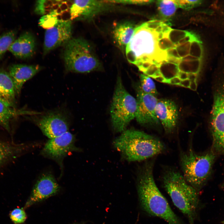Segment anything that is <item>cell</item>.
I'll return each mask as SVG.
<instances>
[{
	"label": "cell",
	"instance_id": "1",
	"mask_svg": "<svg viewBox=\"0 0 224 224\" xmlns=\"http://www.w3.org/2000/svg\"><path fill=\"white\" fill-rule=\"evenodd\" d=\"M153 163H146L138 177L137 188L141 205L150 215L160 217L169 224H184L174 212L157 186L153 175Z\"/></svg>",
	"mask_w": 224,
	"mask_h": 224
},
{
	"label": "cell",
	"instance_id": "2",
	"mask_svg": "<svg viewBox=\"0 0 224 224\" xmlns=\"http://www.w3.org/2000/svg\"><path fill=\"white\" fill-rule=\"evenodd\" d=\"M114 147L129 161H142L160 154L164 145L157 138L143 132L125 130L113 141Z\"/></svg>",
	"mask_w": 224,
	"mask_h": 224
},
{
	"label": "cell",
	"instance_id": "3",
	"mask_svg": "<svg viewBox=\"0 0 224 224\" xmlns=\"http://www.w3.org/2000/svg\"><path fill=\"white\" fill-rule=\"evenodd\" d=\"M163 185L174 205L194 224L199 205L198 192L178 171L170 170L163 177Z\"/></svg>",
	"mask_w": 224,
	"mask_h": 224
},
{
	"label": "cell",
	"instance_id": "4",
	"mask_svg": "<svg viewBox=\"0 0 224 224\" xmlns=\"http://www.w3.org/2000/svg\"><path fill=\"white\" fill-rule=\"evenodd\" d=\"M216 156V154L212 150L199 155L190 149L180 155L183 175L188 183L198 192L209 178Z\"/></svg>",
	"mask_w": 224,
	"mask_h": 224
},
{
	"label": "cell",
	"instance_id": "5",
	"mask_svg": "<svg viewBox=\"0 0 224 224\" xmlns=\"http://www.w3.org/2000/svg\"><path fill=\"white\" fill-rule=\"evenodd\" d=\"M63 60L66 70L85 73L100 69L101 65L89 43L80 38H72L65 45Z\"/></svg>",
	"mask_w": 224,
	"mask_h": 224
},
{
	"label": "cell",
	"instance_id": "6",
	"mask_svg": "<svg viewBox=\"0 0 224 224\" xmlns=\"http://www.w3.org/2000/svg\"><path fill=\"white\" fill-rule=\"evenodd\" d=\"M137 106V100L126 90L120 77H118L110 110L112 127L116 132L125 130L135 118Z\"/></svg>",
	"mask_w": 224,
	"mask_h": 224
},
{
	"label": "cell",
	"instance_id": "7",
	"mask_svg": "<svg viewBox=\"0 0 224 224\" xmlns=\"http://www.w3.org/2000/svg\"><path fill=\"white\" fill-rule=\"evenodd\" d=\"M157 34L145 27L142 24L136 28L126 48L128 61L135 65L144 57H148L152 60L160 51L157 47Z\"/></svg>",
	"mask_w": 224,
	"mask_h": 224
},
{
	"label": "cell",
	"instance_id": "8",
	"mask_svg": "<svg viewBox=\"0 0 224 224\" xmlns=\"http://www.w3.org/2000/svg\"><path fill=\"white\" fill-rule=\"evenodd\" d=\"M210 122L212 147L224 154V74L214 91Z\"/></svg>",
	"mask_w": 224,
	"mask_h": 224
},
{
	"label": "cell",
	"instance_id": "9",
	"mask_svg": "<svg viewBox=\"0 0 224 224\" xmlns=\"http://www.w3.org/2000/svg\"><path fill=\"white\" fill-rule=\"evenodd\" d=\"M75 140L74 135L68 131L48 140L42 148L41 154L61 165L63 159L69 153L79 150L75 146Z\"/></svg>",
	"mask_w": 224,
	"mask_h": 224
},
{
	"label": "cell",
	"instance_id": "10",
	"mask_svg": "<svg viewBox=\"0 0 224 224\" xmlns=\"http://www.w3.org/2000/svg\"><path fill=\"white\" fill-rule=\"evenodd\" d=\"M72 24L70 19H59L54 26L47 29L44 34V54L65 45L72 38Z\"/></svg>",
	"mask_w": 224,
	"mask_h": 224
},
{
	"label": "cell",
	"instance_id": "11",
	"mask_svg": "<svg viewBox=\"0 0 224 224\" xmlns=\"http://www.w3.org/2000/svg\"><path fill=\"white\" fill-rule=\"evenodd\" d=\"M43 133L49 139L68 131L69 124L67 117L60 112H51L34 119Z\"/></svg>",
	"mask_w": 224,
	"mask_h": 224
},
{
	"label": "cell",
	"instance_id": "12",
	"mask_svg": "<svg viewBox=\"0 0 224 224\" xmlns=\"http://www.w3.org/2000/svg\"><path fill=\"white\" fill-rule=\"evenodd\" d=\"M154 96L142 92L141 90L137 95V109L135 118L142 125H155L159 123L155 113L158 102Z\"/></svg>",
	"mask_w": 224,
	"mask_h": 224
},
{
	"label": "cell",
	"instance_id": "13",
	"mask_svg": "<svg viewBox=\"0 0 224 224\" xmlns=\"http://www.w3.org/2000/svg\"><path fill=\"white\" fill-rule=\"evenodd\" d=\"M59 187L54 176L51 173L42 174L35 183L25 207L41 201L55 194Z\"/></svg>",
	"mask_w": 224,
	"mask_h": 224
},
{
	"label": "cell",
	"instance_id": "14",
	"mask_svg": "<svg viewBox=\"0 0 224 224\" xmlns=\"http://www.w3.org/2000/svg\"><path fill=\"white\" fill-rule=\"evenodd\" d=\"M106 1L75 0L70 7L71 21L85 20L103 10Z\"/></svg>",
	"mask_w": 224,
	"mask_h": 224
},
{
	"label": "cell",
	"instance_id": "15",
	"mask_svg": "<svg viewBox=\"0 0 224 224\" xmlns=\"http://www.w3.org/2000/svg\"><path fill=\"white\" fill-rule=\"evenodd\" d=\"M42 69L38 65L14 64L8 68V72L13 82L16 95H20L23 85Z\"/></svg>",
	"mask_w": 224,
	"mask_h": 224
},
{
	"label": "cell",
	"instance_id": "16",
	"mask_svg": "<svg viewBox=\"0 0 224 224\" xmlns=\"http://www.w3.org/2000/svg\"><path fill=\"white\" fill-rule=\"evenodd\" d=\"M155 113L165 131L171 133L176 125L178 118V110L175 103L170 100L161 99L157 103Z\"/></svg>",
	"mask_w": 224,
	"mask_h": 224
},
{
	"label": "cell",
	"instance_id": "17",
	"mask_svg": "<svg viewBox=\"0 0 224 224\" xmlns=\"http://www.w3.org/2000/svg\"><path fill=\"white\" fill-rule=\"evenodd\" d=\"M35 46V40L34 36L30 32H26L16 39L8 51L18 58L26 59L33 55Z\"/></svg>",
	"mask_w": 224,
	"mask_h": 224
},
{
	"label": "cell",
	"instance_id": "18",
	"mask_svg": "<svg viewBox=\"0 0 224 224\" xmlns=\"http://www.w3.org/2000/svg\"><path fill=\"white\" fill-rule=\"evenodd\" d=\"M22 113L23 111L17 110L15 105L0 96V125L7 131H10L11 120Z\"/></svg>",
	"mask_w": 224,
	"mask_h": 224
},
{
	"label": "cell",
	"instance_id": "19",
	"mask_svg": "<svg viewBox=\"0 0 224 224\" xmlns=\"http://www.w3.org/2000/svg\"><path fill=\"white\" fill-rule=\"evenodd\" d=\"M16 96L14 85L8 72L0 69V96L15 105Z\"/></svg>",
	"mask_w": 224,
	"mask_h": 224
},
{
	"label": "cell",
	"instance_id": "20",
	"mask_svg": "<svg viewBox=\"0 0 224 224\" xmlns=\"http://www.w3.org/2000/svg\"><path fill=\"white\" fill-rule=\"evenodd\" d=\"M25 147L24 144L0 141V166L16 158Z\"/></svg>",
	"mask_w": 224,
	"mask_h": 224
},
{
	"label": "cell",
	"instance_id": "21",
	"mask_svg": "<svg viewBox=\"0 0 224 224\" xmlns=\"http://www.w3.org/2000/svg\"><path fill=\"white\" fill-rule=\"evenodd\" d=\"M135 28L134 26L129 22L118 25L113 31L114 37L117 43L126 48L133 35Z\"/></svg>",
	"mask_w": 224,
	"mask_h": 224
},
{
	"label": "cell",
	"instance_id": "22",
	"mask_svg": "<svg viewBox=\"0 0 224 224\" xmlns=\"http://www.w3.org/2000/svg\"><path fill=\"white\" fill-rule=\"evenodd\" d=\"M64 1L40 0L35 2V12L43 16L47 15L60 7Z\"/></svg>",
	"mask_w": 224,
	"mask_h": 224
},
{
	"label": "cell",
	"instance_id": "23",
	"mask_svg": "<svg viewBox=\"0 0 224 224\" xmlns=\"http://www.w3.org/2000/svg\"><path fill=\"white\" fill-rule=\"evenodd\" d=\"M17 32L12 30L0 35V60L16 39Z\"/></svg>",
	"mask_w": 224,
	"mask_h": 224
},
{
	"label": "cell",
	"instance_id": "24",
	"mask_svg": "<svg viewBox=\"0 0 224 224\" xmlns=\"http://www.w3.org/2000/svg\"><path fill=\"white\" fill-rule=\"evenodd\" d=\"M62 7V6L49 13L42 16L39 21V25L47 29L51 28L55 25L59 20L58 18V16L62 12H63L65 11L64 9L59 10Z\"/></svg>",
	"mask_w": 224,
	"mask_h": 224
},
{
	"label": "cell",
	"instance_id": "25",
	"mask_svg": "<svg viewBox=\"0 0 224 224\" xmlns=\"http://www.w3.org/2000/svg\"><path fill=\"white\" fill-rule=\"evenodd\" d=\"M202 59H198L191 61L181 60L178 65L180 71L186 73L198 74L202 67Z\"/></svg>",
	"mask_w": 224,
	"mask_h": 224
},
{
	"label": "cell",
	"instance_id": "26",
	"mask_svg": "<svg viewBox=\"0 0 224 224\" xmlns=\"http://www.w3.org/2000/svg\"><path fill=\"white\" fill-rule=\"evenodd\" d=\"M157 4L160 13L165 17L173 16L178 7L174 0H158Z\"/></svg>",
	"mask_w": 224,
	"mask_h": 224
},
{
	"label": "cell",
	"instance_id": "27",
	"mask_svg": "<svg viewBox=\"0 0 224 224\" xmlns=\"http://www.w3.org/2000/svg\"><path fill=\"white\" fill-rule=\"evenodd\" d=\"M159 69L162 76L166 80L178 77L180 71L178 65L166 61L163 62L160 64Z\"/></svg>",
	"mask_w": 224,
	"mask_h": 224
},
{
	"label": "cell",
	"instance_id": "28",
	"mask_svg": "<svg viewBox=\"0 0 224 224\" xmlns=\"http://www.w3.org/2000/svg\"><path fill=\"white\" fill-rule=\"evenodd\" d=\"M141 89L143 92L156 96L157 92L155 83L148 76L143 74L140 75Z\"/></svg>",
	"mask_w": 224,
	"mask_h": 224
},
{
	"label": "cell",
	"instance_id": "29",
	"mask_svg": "<svg viewBox=\"0 0 224 224\" xmlns=\"http://www.w3.org/2000/svg\"><path fill=\"white\" fill-rule=\"evenodd\" d=\"M189 54L198 59H202L203 54L202 43L199 38L191 42Z\"/></svg>",
	"mask_w": 224,
	"mask_h": 224
},
{
	"label": "cell",
	"instance_id": "30",
	"mask_svg": "<svg viewBox=\"0 0 224 224\" xmlns=\"http://www.w3.org/2000/svg\"><path fill=\"white\" fill-rule=\"evenodd\" d=\"M12 221L15 224H20L26 221L27 216L23 209L16 208L11 211L9 214Z\"/></svg>",
	"mask_w": 224,
	"mask_h": 224
},
{
	"label": "cell",
	"instance_id": "31",
	"mask_svg": "<svg viewBox=\"0 0 224 224\" xmlns=\"http://www.w3.org/2000/svg\"><path fill=\"white\" fill-rule=\"evenodd\" d=\"M189 32L186 30L171 29L168 34V38L176 46L179 42L184 38Z\"/></svg>",
	"mask_w": 224,
	"mask_h": 224
},
{
	"label": "cell",
	"instance_id": "32",
	"mask_svg": "<svg viewBox=\"0 0 224 224\" xmlns=\"http://www.w3.org/2000/svg\"><path fill=\"white\" fill-rule=\"evenodd\" d=\"M174 1L178 7L187 10L198 6L202 2V1L200 0Z\"/></svg>",
	"mask_w": 224,
	"mask_h": 224
},
{
	"label": "cell",
	"instance_id": "33",
	"mask_svg": "<svg viewBox=\"0 0 224 224\" xmlns=\"http://www.w3.org/2000/svg\"><path fill=\"white\" fill-rule=\"evenodd\" d=\"M176 47L167 37H164L157 41V48L160 51L165 52L170 49L175 48Z\"/></svg>",
	"mask_w": 224,
	"mask_h": 224
},
{
	"label": "cell",
	"instance_id": "34",
	"mask_svg": "<svg viewBox=\"0 0 224 224\" xmlns=\"http://www.w3.org/2000/svg\"><path fill=\"white\" fill-rule=\"evenodd\" d=\"M191 42H188L176 46L175 48L181 58L189 55Z\"/></svg>",
	"mask_w": 224,
	"mask_h": 224
},
{
	"label": "cell",
	"instance_id": "35",
	"mask_svg": "<svg viewBox=\"0 0 224 224\" xmlns=\"http://www.w3.org/2000/svg\"><path fill=\"white\" fill-rule=\"evenodd\" d=\"M163 23V22L154 20L149 21L142 24L146 28L151 30L154 31L159 26Z\"/></svg>",
	"mask_w": 224,
	"mask_h": 224
},
{
	"label": "cell",
	"instance_id": "36",
	"mask_svg": "<svg viewBox=\"0 0 224 224\" xmlns=\"http://www.w3.org/2000/svg\"><path fill=\"white\" fill-rule=\"evenodd\" d=\"M159 66L155 64L152 63L151 65L143 73L148 77H153L155 74L159 71Z\"/></svg>",
	"mask_w": 224,
	"mask_h": 224
},
{
	"label": "cell",
	"instance_id": "37",
	"mask_svg": "<svg viewBox=\"0 0 224 224\" xmlns=\"http://www.w3.org/2000/svg\"><path fill=\"white\" fill-rule=\"evenodd\" d=\"M110 2L117 3L145 4L151 2L152 0L110 1Z\"/></svg>",
	"mask_w": 224,
	"mask_h": 224
},
{
	"label": "cell",
	"instance_id": "38",
	"mask_svg": "<svg viewBox=\"0 0 224 224\" xmlns=\"http://www.w3.org/2000/svg\"><path fill=\"white\" fill-rule=\"evenodd\" d=\"M199 38L194 33L189 32L187 35L179 42L178 45L182 44L188 42H191Z\"/></svg>",
	"mask_w": 224,
	"mask_h": 224
},
{
	"label": "cell",
	"instance_id": "39",
	"mask_svg": "<svg viewBox=\"0 0 224 224\" xmlns=\"http://www.w3.org/2000/svg\"><path fill=\"white\" fill-rule=\"evenodd\" d=\"M166 53L167 56L174 57L178 59H181L179 56L176 48L170 49L167 51Z\"/></svg>",
	"mask_w": 224,
	"mask_h": 224
},
{
	"label": "cell",
	"instance_id": "40",
	"mask_svg": "<svg viewBox=\"0 0 224 224\" xmlns=\"http://www.w3.org/2000/svg\"><path fill=\"white\" fill-rule=\"evenodd\" d=\"M181 81V80L178 77H176L167 80L166 83L172 85H179Z\"/></svg>",
	"mask_w": 224,
	"mask_h": 224
},
{
	"label": "cell",
	"instance_id": "41",
	"mask_svg": "<svg viewBox=\"0 0 224 224\" xmlns=\"http://www.w3.org/2000/svg\"><path fill=\"white\" fill-rule=\"evenodd\" d=\"M181 61V59H178L171 57L167 56L166 61L167 62L178 65Z\"/></svg>",
	"mask_w": 224,
	"mask_h": 224
},
{
	"label": "cell",
	"instance_id": "42",
	"mask_svg": "<svg viewBox=\"0 0 224 224\" xmlns=\"http://www.w3.org/2000/svg\"><path fill=\"white\" fill-rule=\"evenodd\" d=\"M162 32L164 34H168V33L171 29V28L164 22L162 25Z\"/></svg>",
	"mask_w": 224,
	"mask_h": 224
},
{
	"label": "cell",
	"instance_id": "43",
	"mask_svg": "<svg viewBox=\"0 0 224 224\" xmlns=\"http://www.w3.org/2000/svg\"><path fill=\"white\" fill-rule=\"evenodd\" d=\"M190 82V81L188 79L182 80L181 81L179 85L186 88H189Z\"/></svg>",
	"mask_w": 224,
	"mask_h": 224
},
{
	"label": "cell",
	"instance_id": "44",
	"mask_svg": "<svg viewBox=\"0 0 224 224\" xmlns=\"http://www.w3.org/2000/svg\"><path fill=\"white\" fill-rule=\"evenodd\" d=\"M178 77L182 80H185L188 78V74L180 71L178 73Z\"/></svg>",
	"mask_w": 224,
	"mask_h": 224
},
{
	"label": "cell",
	"instance_id": "45",
	"mask_svg": "<svg viewBox=\"0 0 224 224\" xmlns=\"http://www.w3.org/2000/svg\"><path fill=\"white\" fill-rule=\"evenodd\" d=\"M197 77V74L192 73L188 74V79L190 82L196 81Z\"/></svg>",
	"mask_w": 224,
	"mask_h": 224
},
{
	"label": "cell",
	"instance_id": "46",
	"mask_svg": "<svg viewBox=\"0 0 224 224\" xmlns=\"http://www.w3.org/2000/svg\"><path fill=\"white\" fill-rule=\"evenodd\" d=\"M198 59L193 57L190 55H188L185 57L181 58V60L189 61Z\"/></svg>",
	"mask_w": 224,
	"mask_h": 224
},
{
	"label": "cell",
	"instance_id": "47",
	"mask_svg": "<svg viewBox=\"0 0 224 224\" xmlns=\"http://www.w3.org/2000/svg\"><path fill=\"white\" fill-rule=\"evenodd\" d=\"M197 85L196 81L191 82H190L189 88L192 90L196 91L197 89Z\"/></svg>",
	"mask_w": 224,
	"mask_h": 224
},
{
	"label": "cell",
	"instance_id": "48",
	"mask_svg": "<svg viewBox=\"0 0 224 224\" xmlns=\"http://www.w3.org/2000/svg\"><path fill=\"white\" fill-rule=\"evenodd\" d=\"M153 78L158 82L166 83L167 80H166L162 76L156 77L154 78Z\"/></svg>",
	"mask_w": 224,
	"mask_h": 224
},
{
	"label": "cell",
	"instance_id": "49",
	"mask_svg": "<svg viewBox=\"0 0 224 224\" xmlns=\"http://www.w3.org/2000/svg\"><path fill=\"white\" fill-rule=\"evenodd\" d=\"M163 24V23H162ZM162 24L160 25V26H159L155 31H154L158 34L162 32Z\"/></svg>",
	"mask_w": 224,
	"mask_h": 224
},
{
	"label": "cell",
	"instance_id": "50",
	"mask_svg": "<svg viewBox=\"0 0 224 224\" xmlns=\"http://www.w3.org/2000/svg\"><path fill=\"white\" fill-rule=\"evenodd\" d=\"M164 34L162 32L157 34V40L162 39L164 37Z\"/></svg>",
	"mask_w": 224,
	"mask_h": 224
},
{
	"label": "cell",
	"instance_id": "51",
	"mask_svg": "<svg viewBox=\"0 0 224 224\" xmlns=\"http://www.w3.org/2000/svg\"><path fill=\"white\" fill-rule=\"evenodd\" d=\"M222 222L223 224H224V220Z\"/></svg>",
	"mask_w": 224,
	"mask_h": 224
}]
</instances>
